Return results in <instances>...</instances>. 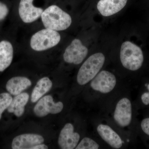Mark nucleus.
Wrapping results in <instances>:
<instances>
[{"instance_id":"obj_1","label":"nucleus","mask_w":149,"mask_h":149,"mask_svg":"<svg viewBox=\"0 0 149 149\" xmlns=\"http://www.w3.org/2000/svg\"><path fill=\"white\" fill-rule=\"evenodd\" d=\"M32 29L28 37L22 42V48H27L36 53H43L56 49L61 42V32L42 25Z\"/></svg>"},{"instance_id":"obj_2","label":"nucleus","mask_w":149,"mask_h":149,"mask_svg":"<svg viewBox=\"0 0 149 149\" xmlns=\"http://www.w3.org/2000/svg\"><path fill=\"white\" fill-rule=\"evenodd\" d=\"M72 21L70 15L56 4L51 5L44 9L40 18L42 27L59 32L69 28Z\"/></svg>"},{"instance_id":"obj_3","label":"nucleus","mask_w":149,"mask_h":149,"mask_svg":"<svg viewBox=\"0 0 149 149\" xmlns=\"http://www.w3.org/2000/svg\"><path fill=\"white\" fill-rule=\"evenodd\" d=\"M35 0H20L17 16L22 27H33L41 25L40 18L44 8L35 5Z\"/></svg>"},{"instance_id":"obj_4","label":"nucleus","mask_w":149,"mask_h":149,"mask_svg":"<svg viewBox=\"0 0 149 149\" xmlns=\"http://www.w3.org/2000/svg\"><path fill=\"white\" fill-rule=\"evenodd\" d=\"M103 54L97 53L92 55L80 67L77 76V83L83 85L93 80L99 73L104 63Z\"/></svg>"},{"instance_id":"obj_5","label":"nucleus","mask_w":149,"mask_h":149,"mask_svg":"<svg viewBox=\"0 0 149 149\" xmlns=\"http://www.w3.org/2000/svg\"><path fill=\"white\" fill-rule=\"evenodd\" d=\"M120 59L124 68L132 71H136L140 69L143 65V54L139 46L129 41H126L121 45Z\"/></svg>"},{"instance_id":"obj_6","label":"nucleus","mask_w":149,"mask_h":149,"mask_svg":"<svg viewBox=\"0 0 149 149\" xmlns=\"http://www.w3.org/2000/svg\"><path fill=\"white\" fill-rule=\"evenodd\" d=\"M88 52V48L83 45L81 40L75 38L65 48L63 58L67 63L80 64L87 56Z\"/></svg>"},{"instance_id":"obj_7","label":"nucleus","mask_w":149,"mask_h":149,"mask_svg":"<svg viewBox=\"0 0 149 149\" xmlns=\"http://www.w3.org/2000/svg\"><path fill=\"white\" fill-rule=\"evenodd\" d=\"M116 84V78L114 74L109 71L102 70L92 80L91 86L95 91L106 94L113 91Z\"/></svg>"},{"instance_id":"obj_8","label":"nucleus","mask_w":149,"mask_h":149,"mask_svg":"<svg viewBox=\"0 0 149 149\" xmlns=\"http://www.w3.org/2000/svg\"><path fill=\"white\" fill-rule=\"evenodd\" d=\"M63 108L62 102L55 103L51 95H46L40 99L34 107L33 111L39 117H43L49 113L55 114L59 113Z\"/></svg>"},{"instance_id":"obj_9","label":"nucleus","mask_w":149,"mask_h":149,"mask_svg":"<svg viewBox=\"0 0 149 149\" xmlns=\"http://www.w3.org/2000/svg\"><path fill=\"white\" fill-rule=\"evenodd\" d=\"M132 105L130 100L123 98L119 101L116 107L114 119L121 127H126L130 124L132 120Z\"/></svg>"},{"instance_id":"obj_10","label":"nucleus","mask_w":149,"mask_h":149,"mask_svg":"<svg viewBox=\"0 0 149 149\" xmlns=\"http://www.w3.org/2000/svg\"><path fill=\"white\" fill-rule=\"evenodd\" d=\"M80 139L78 133L74 132V126L71 123L65 124L62 129L58 139L61 148L73 149L76 148Z\"/></svg>"},{"instance_id":"obj_11","label":"nucleus","mask_w":149,"mask_h":149,"mask_svg":"<svg viewBox=\"0 0 149 149\" xmlns=\"http://www.w3.org/2000/svg\"><path fill=\"white\" fill-rule=\"evenodd\" d=\"M44 138L36 134H24L15 137L13 140V149H32L37 145L42 144Z\"/></svg>"},{"instance_id":"obj_12","label":"nucleus","mask_w":149,"mask_h":149,"mask_svg":"<svg viewBox=\"0 0 149 149\" xmlns=\"http://www.w3.org/2000/svg\"><path fill=\"white\" fill-rule=\"evenodd\" d=\"M128 0H100L97 5L99 12L108 17L117 13L126 5Z\"/></svg>"},{"instance_id":"obj_13","label":"nucleus","mask_w":149,"mask_h":149,"mask_svg":"<svg viewBox=\"0 0 149 149\" xmlns=\"http://www.w3.org/2000/svg\"><path fill=\"white\" fill-rule=\"evenodd\" d=\"M14 47L8 40L0 41V72L6 70L10 66L13 60Z\"/></svg>"},{"instance_id":"obj_14","label":"nucleus","mask_w":149,"mask_h":149,"mask_svg":"<svg viewBox=\"0 0 149 149\" xmlns=\"http://www.w3.org/2000/svg\"><path fill=\"white\" fill-rule=\"evenodd\" d=\"M97 131L102 139L112 148L119 149L122 147L121 138L109 125L100 124L97 128Z\"/></svg>"},{"instance_id":"obj_15","label":"nucleus","mask_w":149,"mask_h":149,"mask_svg":"<svg viewBox=\"0 0 149 149\" xmlns=\"http://www.w3.org/2000/svg\"><path fill=\"white\" fill-rule=\"evenodd\" d=\"M32 85L29 78L24 76L12 77L8 81L6 89L11 95L16 96L25 91Z\"/></svg>"},{"instance_id":"obj_16","label":"nucleus","mask_w":149,"mask_h":149,"mask_svg":"<svg viewBox=\"0 0 149 149\" xmlns=\"http://www.w3.org/2000/svg\"><path fill=\"white\" fill-rule=\"evenodd\" d=\"M29 99V95L26 93H21L15 96L7 109L8 111L14 113L17 117H20L24 113L25 106Z\"/></svg>"},{"instance_id":"obj_17","label":"nucleus","mask_w":149,"mask_h":149,"mask_svg":"<svg viewBox=\"0 0 149 149\" xmlns=\"http://www.w3.org/2000/svg\"><path fill=\"white\" fill-rule=\"evenodd\" d=\"M52 85V82L49 77H45L40 79L32 91L31 102L35 103L38 101L43 95L49 91Z\"/></svg>"},{"instance_id":"obj_18","label":"nucleus","mask_w":149,"mask_h":149,"mask_svg":"<svg viewBox=\"0 0 149 149\" xmlns=\"http://www.w3.org/2000/svg\"><path fill=\"white\" fill-rule=\"evenodd\" d=\"M13 97L9 93L0 94V120L3 112L7 109L12 101Z\"/></svg>"},{"instance_id":"obj_19","label":"nucleus","mask_w":149,"mask_h":149,"mask_svg":"<svg viewBox=\"0 0 149 149\" xmlns=\"http://www.w3.org/2000/svg\"><path fill=\"white\" fill-rule=\"evenodd\" d=\"M100 148L99 144L90 138H84L76 147V149H97Z\"/></svg>"},{"instance_id":"obj_20","label":"nucleus","mask_w":149,"mask_h":149,"mask_svg":"<svg viewBox=\"0 0 149 149\" xmlns=\"http://www.w3.org/2000/svg\"><path fill=\"white\" fill-rule=\"evenodd\" d=\"M9 13V9L4 3L0 2V22L3 21Z\"/></svg>"},{"instance_id":"obj_21","label":"nucleus","mask_w":149,"mask_h":149,"mask_svg":"<svg viewBox=\"0 0 149 149\" xmlns=\"http://www.w3.org/2000/svg\"><path fill=\"white\" fill-rule=\"evenodd\" d=\"M141 126L144 133L149 136V118H145L142 120Z\"/></svg>"},{"instance_id":"obj_22","label":"nucleus","mask_w":149,"mask_h":149,"mask_svg":"<svg viewBox=\"0 0 149 149\" xmlns=\"http://www.w3.org/2000/svg\"><path fill=\"white\" fill-rule=\"evenodd\" d=\"M141 100L144 104H149V92L144 93L141 96Z\"/></svg>"},{"instance_id":"obj_23","label":"nucleus","mask_w":149,"mask_h":149,"mask_svg":"<svg viewBox=\"0 0 149 149\" xmlns=\"http://www.w3.org/2000/svg\"><path fill=\"white\" fill-rule=\"evenodd\" d=\"M48 149L47 146L45 144H39L32 148V149Z\"/></svg>"},{"instance_id":"obj_24","label":"nucleus","mask_w":149,"mask_h":149,"mask_svg":"<svg viewBox=\"0 0 149 149\" xmlns=\"http://www.w3.org/2000/svg\"><path fill=\"white\" fill-rule=\"evenodd\" d=\"M147 87H148V90L149 92V84L147 86Z\"/></svg>"}]
</instances>
